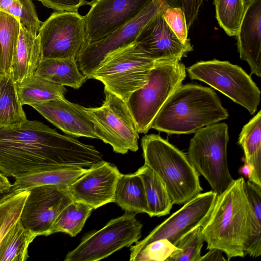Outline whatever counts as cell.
<instances>
[{
    "label": "cell",
    "instance_id": "obj_1",
    "mask_svg": "<svg viewBox=\"0 0 261 261\" xmlns=\"http://www.w3.org/2000/svg\"><path fill=\"white\" fill-rule=\"evenodd\" d=\"M103 161L94 146L38 120L0 127V172L6 176L71 168L89 169Z\"/></svg>",
    "mask_w": 261,
    "mask_h": 261
},
{
    "label": "cell",
    "instance_id": "obj_2",
    "mask_svg": "<svg viewBox=\"0 0 261 261\" xmlns=\"http://www.w3.org/2000/svg\"><path fill=\"white\" fill-rule=\"evenodd\" d=\"M243 177L233 179L216 201L202 226L207 249L225 253L227 260L244 257L251 231V210Z\"/></svg>",
    "mask_w": 261,
    "mask_h": 261
},
{
    "label": "cell",
    "instance_id": "obj_3",
    "mask_svg": "<svg viewBox=\"0 0 261 261\" xmlns=\"http://www.w3.org/2000/svg\"><path fill=\"white\" fill-rule=\"evenodd\" d=\"M228 116L213 90L195 84L181 85L160 109L151 128L168 134H189Z\"/></svg>",
    "mask_w": 261,
    "mask_h": 261
},
{
    "label": "cell",
    "instance_id": "obj_4",
    "mask_svg": "<svg viewBox=\"0 0 261 261\" xmlns=\"http://www.w3.org/2000/svg\"><path fill=\"white\" fill-rule=\"evenodd\" d=\"M144 165L158 175L173 203L184 204L201 193L199 174L187 155L158 135L141 139Z\"/></svg>",
    "mask_w": 261,
    "mask_h": 261
},
{
    "label": "cell",
    "instance_id": "obj_5",
    "mask_svg": "<svg viewBox=\"0 0 261 261\" xmlns=\"http://www.w3.org/2000/svg\"><path fill=\"white\" fill-rule=\"evenodd\" d=\"M156 62L142 53L134 42L107 54L88 79L100 81L105 90L126 102L147 83Z\"/></svg>",
    "mask_w": 261,
    "mask_h": 261
},
{
    "label": "cell",
    "instance_id": "obj_6",
    "mask_svg": "<svg viewBox=\"0 0 261 261\" xmlns=\"http://www.w3.org/2000/svg\"><path fill=\"white\" fill-rule=\"evenodd\" d=\"M186 76L185 66L179 61L156 62L147 83L134 91L126 102L138 133L149 131L157 114Z\"/></svg>",
    "mask_w": 261,
    "mask_h": 261
},
{
    "label": "cell",
    "instance_id": "obj_7",
    "mask_svg": "<svg viewBox=\"0 0 261 261\" xmlns=\"http://www.w3.org/2000/svg\"><path fill=\"white\" fill-rule=\"evenodd\" d=\"M194 133L187 156L199 174L207 181L212 191L219 195L233 180L227 160L228 126L224 122L216 123Z\"/></svg>",
    "mask_w": 261,
    "mask_h": 261
},
{
    "label": "cell",
    "instance_id": "obj_8",
    "mask_svg": "<svg viewBox=\"0 0 261 261\" xmlns=\"http://www.w3.org/2000/svg\"><path fill=\"white\" fill-rule=\"evenodd\" d=\"M187 71L191 79L206 83L246 108L250 114L256 111L260 91L239 66L215 59L197 62L187 68Z\"/></svg>",
    "mask_w": 261,
    "mask_h": 261
},
{
    "label": "cell",
    "instance_id": "obj_9",
    "mask_svg": "<svg viewBox=\"0 0 261 261\" xmlns=\"http://www.w3.org/2000/svg\"><path fill=\"white\" fill-rule=\"evenodd\" d=\"M104 93L105 99L101 106L84 107L97 139L110 145L116 153L137 151L139 133L126 102L107 90H104Z\"/></svg>",
    "mask_w": 261,
    "mask_h": 261
},
{
    "label": "cell",
    "instance_id": "obj_10",
    "mask_svg": "<svg viewBox=\"0 0 261 261\" xmlns=\"http://www.w3.org/2000/svg\"><path fill=\"white\" fill-rule=\"evenodd\" d=\"M137 214L125 211L98 230L87 233L65 256V261H97L139 241L142 224Z\"/></svg>",
    "mask_w": 261,
    "mask_h": 261
},
{
    "label": "cell",
    "instance_id": "obj_11",
    "mask_svg": "<svg viewBox=\"0 0 261 261\" xmlns=\"http://www.w3.org/2000/svg\"><path fill=\"white\" fill-rule=\"evenodd\" d=\"M38 35L42 59L75 58L87 46L84 16L56 12L41 22Z\"/></svg>",
    "mask_w": 261,
    "mask_h": 261
},
{
    "label": "cell",
    "instance_id": "obj_12",
    "mask_svg": "<svg viewBox=\"0 0 261 261\" xmlns=\"http://www.w3.org/2000/svg\"><path fill=\"white\" fill-rule=\"evenodd\" d=\"M217 196L216 192L210 191L200 193L184 204L145 238L131 246L129 260L133 261L146 245L158 240L167 239L176 246L185 234L195 227L203 225L211 213Z\"/></svg>",
    "mask_w": 261,
    "mask_h": 261
},
{
    "label": "cell",
    "instance_id": "obj_13",
    "mask_svg": "<svg viewBox=\"0 0 261 261\" xmlns=\"http://www.w3.org/2000/svg\"><path fill=\"white\" fill-rule=\"evenodd\" d=\"M168 6H172V0H151L134 19L88 44L76 58L81 72L88 79L107 54L134 42L143 28Z\"/></svg>",
    "mask_w": 261,
    "mask_h": 261
},
{
    "label": "cell",
    "instance_id": "obj_14",
    "mask_svg": "<svg viewBox=\"0 0 261 261\" xmlns=\"http://www.w3.org/2000/svg\"><path fill=\"white\" fill-rule=\"evenodd\" d=\"M68 187L43 185L29 189L20 216L23 226L39 236H48L60 212L73 200Z\"/></svg>",
    "mask_w": 261,
    "mask_h": 261
},
{
    "label": "cell",
    "instance_id": "obj_15",
    "mask_svg": "<svg viewBox=\"0 0 261 261\" xmlns=\"http://www.w3.org/2000/svg\"><path fill=\"white\" fill-rule=\"evenodd\" d=\"M151 1L93 0L84 16L87 44L104 38L134 19Z\"/></svg>",
    "mask_w": 261,
    "mask_h": 261
},
{
    "label": "cell",
    "instance_id": "obj_16",
    "mask_svg": "<svg viewBox=\"0 0 261 261\" xmlns=\"http://www.w3.org/2000/svg\"><path fill=\"white\" fill-rule=\"evenodd\" d=\"M161 12L143 28L135 42L142 53L155 61H180L193 50V46L190 40L184 43L178 39Z\"/></svg>",
    "mask_w": 261,
    "mask_h": 261
},
{
    "label": "cell",
    "instance_id": "obj_17",
    "mask_svg": "<svg viewBox=\"0 0 261 261\" xmlns=\"http://www.w3.org/2000/svg\"><path fill=\"white\" fill-rule=\"evenodd\" d=\"M121 174L117 167L103 161L88 169L68 189L74 201L96 209L113 202L117 182Z\"/></svg>",
    "mask_w": 261,
    "mask_h": 261
},
{
    "label": "cell",
    "instance_id": "obj_18",
    "mask_svg": "<svg viewBox=\"0 0 261 261\" xmlns=\"http://www.w3.org/2000/svg\"><path fill=\"white\" fill-rule=\"evenodd\" d=\"M64 133L76 137L97 139L93 123L83 107L64 98L31 106Z\"/></svg>",
    "mask_w": 261,
    "mask_h": 261
},
{
    "label": "cell",
    "instance_id": "obj_19",
    "mask_svg": "<svg viewBox=\"0 0 261 261\" xmlns=\"http://www.w3.org/2000/svg\"><path fill=\"white\" fill-rule=\"evenodd\" d=\"M241 60L251 73L261 76V0H246L244 13L236 35Z\"/></svg>",
    "mask_w": 261,
    "mask_h": 261
},
{
    "label": "cell",
    "instance_id": "obj_20",
    "mask_svg": "<svg viewBox=\"0 0 261 261\" xmlns=\"http://www.w3.org/2000/svg\"><path fill=\"white\" fill-rule=\"evenodd\" d=\"M42 59L38 35L35 36L20 25L18 43L11 67V75L17 84L34 75Z\"/></svg>",
    "mask_w": 261,
    "mask_h": 261
},
{
    "label": "cell",
    "instance_id": "obj_21",
    "mask_svg": "<svg viewBox=\"0 0 261 261\" xmlns=\"http://www.w3.org/2000/svg\"><path fill=\"white\" fill-rule=\"evenodd\" d=\"M34 75L63 86L80 88L88 80L75 58L42 59Z\"/></svg>",
    "mask_w": 261,
    "mask_h": 261
},
{
    "label": "cell",
    "instance_id": "obj_22",
    "mask_svg": "<svg viewBox=\"0 0 261 261\" xmlns=\"http://www.w3.org/2000/svg\"><path fill=\"white\" fill-rule=\"evenodd\" d=\"M238 144L244 151L245 162L252 168L248 180L261 186V111L242 128Z\"/></svg>",
    "mask_w": 261,
    "mask_h": 261
},
{
    "label": "cell",
    "instance_id": "obj_23",
    "mask_svg": "<svg viewBox=\"0 0 261 261\" xmlns=\"http://www.w3.org/2000/svg\"><path fill=\"white\" fill-rule=\"evenodd\" d=\"M113 202L125 211L148 214L143 183L136 172L121 174L117 182Z\"/></svg>",
    "mask_w": 261,
    "mask_h": 261
},
{
    "label": "cell",
    "instance_id": "obj_24",
    "mask_svg": "<svg viewBox=\"0 0 261 261\" xmlns=\"http://www.w3.org/2000/svg\"><path fill=\"white\" fill-rule=\"evenodd\" d=\"M88 169L71 168L31 173L15 178L12 190L18 192L43 185H58L68 187Z\"/></svg>",
    "mask_w": 261,
    "mask_h": 261
},
{
    "label": "cell",
    "instance_id": "obj_25",
    "mask_svg": "<svg viewBox=\"0 0 261 261\" xmlns=\"http://www.w3.org/2000/svg\"><path fill=\"white\" fill-rule=\"evenodd\" d=\"M136 173L141 178L148 206V215L161 217L169 214L173 202L162 180L147 166L144 165Z\"/></svg>",
    "mask_w": 261,
    "mask_h": 261
},
{
    "label": "cell",
    "instance_id": "obj_26",
    "mask_svg": "<svg viewBox=\"0 0 261 261\" xmlns=\"http://www.w3.org/2000/svg\"><path fill=\"white\" fill-rule=\"evenodd\" d=\"M18 98L22 106L42 103L64 97V86L34 75L16 84Z\"/></svg>",
    "mask_w": 261,
    "mask_h": 261
},
{
    "label": "cell",
    "instance_id": "obj_27",
    "mask_svg": "<svg viewBox=\"0 0 261 261\" xmlns=\"http://www.w3.org/2000/svg\"><path fill=\"white\" fill-rule=\"evenodd\" d=\"M11 74L0 75V127L16 126L28 119Z\"/></svg>",
    "mask_w": 261,
    "mask_h": 261
},
{
    "label": "cell",
    "instance_id": "obj_28",
    "mask_svg": "<svg viewBox=\"0 0 261 261\" xmlns=\"http://www.w3.org/2000/svg\"><path fill=\"white\" fill-rule=\"evenodd\" d=\"M37 234L25 228L19 219L0 244V261H25L28 248Z\"/></svg>",
    "mask_w": 261,
    "mask_h": 261
},
{
    "label": "cell",
    "instance_id": "obj_29",
    "mask_svg": "<svg viewBox=\"0 0 261 261\" xmlns=\"http://www.w3.org/2000/svg\"><path fill=\"white\" fill-rule=\"evenodd\" d=\"M20 30L19 20L0 10V75H9Z\"/></svg>",
    "mask_w": 261,
    "mask_h": 261
},
{
    "label": "cell",
    "instance_id": "obj_30",
    "mask_svg": "<svg viewBox=\"0 0 261 261\" xmlns=\"http://www.w3.org/2000/svg\"><path fill=\"white\" fill-rule=\"evenodd\" d=\"M93 208L76 201L67 205L58 215L49 232V235L64 232L76 236L82 229Z\"/></svg>",
    "mask_w": 261,
    "mask_h": 261
},
{
    "label": "cell",
    "instance_id": "obj_31",
    "mask_svg": "<svg viewBox=\"0 0 261 261\" xmlns=\"http://www.w3.org/2000/svg\"><path fill=\"white\" fill-rule=\"evenodd\" d=\"M245 191L251 210V231L245 256L256 258L261 255V186L245 182Z\"/></svg>",
    "mask_w": 261,
    "mask_h": 261
},
{
    "label": "cell",
    "instance_id": "obj_32",
    "mask_svg": "<svg viewBox=\"0 0 261 261\" xmlns=\"http://www.w3.org/2000/svg\"><path fill=\"white\" fill-rule=\"evenodd\" d=\"M245 0H214L219 26L230 37L236 36L245 10Z\"/></svg>",
    "mask_w": 261,
    "mask_h": 261
},
{
    "label": "cell",
    "instance_id": "obj_33",
    "mask_svg": "<svg viewBox=\"0 0 261 261\" xmlns=\"http://www.w3.org/2000/svg\"><path fill=\"white\" fill-rule=\"evenodd\" d=\"M0 10L16 18L21 26L37 36L41 22L32 0H0Z\"/></svg>",
    "mask_w": 261,
    "mask_h": 261
},
{
    "label": "cell",
    "instance_id": "obj_34",
    "mask_svg": "<svg viewBox=\"0 0 261 261\" xmlns=\"http://www.w3.org/2000/svg\"><path fill=\"white\" fill-rule=\"evenodd\" d=\"M204 242L202 225H199L181 237L166 261H199Z\"/></svg>",
    "mask_w": 261,
    "mask_h": 261
},
{
    "label": "cell",
    "instance_id": "obj_35",
    "mask_svg": "<svg viewBox=\"0 0 261 261\" xmlns=\"http://www.w3.org/2000/svg\"><path fill=\"white\" fill-rule=\"evenodd\" d=\"M29 190L16 192L0 202V244L6 234L20 219Z\"/></svg>",
    "mask_w": 261,
    "mask_h": 261
},
{
    "label": "cell",
    "instance_id": "obj_36",
    "mask_svg": "<svg viewBox=\"0 0 261 261\" xmlns=\"http://www.w3.org/2000/svg\"><path fill=\"white\" fill-rule=\"evenodd\" d=\"M177 248L167 239L158 240L146 245L133 261H166Z\"/></svg>",
    "mask_w": 261,
    "mask_h": 261
},
{
    "label": "cell",
    "instance_id": "obj_37",
    "mask_svg": "<svg viewBox=\"0 0 261 261\" xmlns=\"http://www.w3.org/2000/svg\"><path fill=\"white\" fill-rule=\"evenodd\" d=\"M165 22L178 39L185 43L190 41L185 13L179 7L168 6L161 12Z\"/></svg>",
    "mask_w": 261,
    "mask_h": 261
},
{
    "label": "cell",
    "instance_id": "obj_38",
    "mask_svg": "<svg viewBox=\"0 0 261 261\" xmlns=\"http://www.w3.org/2000/svg\"><path fill=\"white\" fill-rule=\"evenodd\" d=\"M43 6L57 12H77L79 8L83 5L88 4L84 0H36Z\"/></svg>",
    "mask_w": 261,
    "mask_h": 261
},
{
    "label": "cell",
    "instance_id": "obj_39",
    "mask_svg": "<svg viewBox=\"0 0 261 261\" xmlns=\"http://www.w3.org/2000/svg\"><path fill=\"white\" fill-rule=\"evenodd\" d=\"M204 0H178L179 7L184 11L188 30L196 20Z\"/></svg>",
    "mask_w": 261,
    "mask_h": 261
},
{
    "label": "cell",
    "instance_id": "obj_40",
    "mask_svg": "<svg viewBox=\"0 0 261 261\" xmlns=\"http://www.w3.org/2000/svg\"><path fill=\"white\" fill-rule=\"evenodd\" d=\"M205 255L201 256L199 261L227 260L223 257L222 251L218 249L208 250Z\"/></svg>",
    "mask_w": 261,
    "mask_h": 261
},
{
    "label": "cell",
    "instance_id": "obj_41",
    "mask_svg": "<svg viewBox=\"0 0 261 261\" xmlns=\"http://www.w3.org/2000/svg\"><path fill=\"white\" fill-rule=\"evenodd\" d=\"M12 184L7 176L0 172V193H4L12 190Z\"/></svg>",
    "mask_w": 261,
    "mask_h": 261
},
{
    "label": "cell",
    "instance_id": "obj_42",
    "mask_svg": "<svg viewBox=\"0 0 261 261\" xmlns=\"http://www.w3.org/2000/svg\"><path fill=\"white\" fill-rule=\"evenodd\" d=\"M240 172L242 174L249 178L252 172V168L250 165L245 164L244 165L240 168Z\"/></svg>",
    "mask_w": 261,
    "mask_h": 261
},
{
    "label": "cell",
    "instance_id": "obj_43",
    "mask_svg": "<svg viewBox=\"0 0 261 261\" xmlns=\"http://www.w3.org/2000/svg\"><path fill=\"white\" fill-rule=\"evenodd\" d=\"M16 192L12 191V190L9 191H7L4 193H0V202L3 200L6 199L11 195L15 193Z\"/></svg>",
    "mask_w": 261,
    "mask_h": 261
}]
</instances>
